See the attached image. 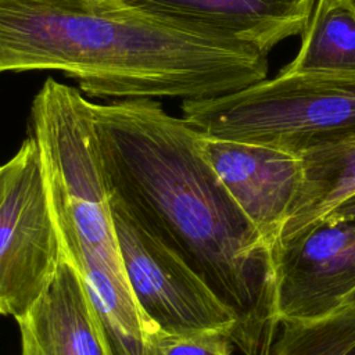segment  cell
I'll return each mask as SVG.
<instances>
[{
    "instance_id": "7a4b0ae2",
    "label": "cell",
    "mask_w": 355,
    "mask_h": 355,
    "mask_svg": "<svg viewBox=\"0 0 355 355\" xmlns=\"http://www.w3.org/2000/svg\"><path fill=\"white\" fill-rule=\"evenodd\" d=\"M60 71L98 98L200 100L268 75V53L123 0H0V73Z\"/></svg>"
},
{
    "instance_id": "4fadbf2b",
    "label": "cell",
    "mask_w": 355,
    "mask_h": 355,
    "mask_svg": "<svg viewBox=\"0 0 355 355\" xmlns=\"http://www.w3.org/2000/svg\"><path fill=\"white\" fill-rule=\"evenodd\" d=\"M270 355H355V308L308 322L282 323Z\"/></svg>"
},
{
    "instance_id": "52a82bcc",
    "label": "cell",
    "mask_w": 355,
    "mask_h": 355,
    "mask_svg": "<svg viewBox=\"0 0 355 355\" xmlns=\"http://www.w3.org/2000/svg\"><path fill=\"white\" fill-rule=\"evenodd\" d=\"M273 265L280 324L330 315L355 288V220L323 218L279 243Z\"/></svg>"
},
{
    "instance_id": "8992f818",
    "label": "cell",
    "mask_w": 355,
    "mask_h": 355,
    "mask_svg": "<svg viewBox=\"0 0 355 355\" xmlns=\"http://www.w3.org/2000/svg\"><path fill=\"white\" fill-rule=\"evenodd\" d=\"M125 273L150 340L159 331H216L232 340L234 316L207 284L172 251L110 200Z\"/></svg>"
},
{
    "instance_id": "9c48e42d",
    "label": "cell",
    "mask_w": 355,
    "mask_h": 355,
    "mask_svg": "<svg viewBox=\"0 0 355 355\" xmlns=\"http://www.w3.org/2000/svg\"><path fill=\"white\" fill-rule=\"evenodd\" d=\"M17 323L21 355H110L83 279L62 255L39 298Z\"/></svg>"
},
{
    "instance_id": "30bf717a",
    "label": "cell",
    "mask_w": 355,
    "mask_h": 355,
    "mask_svg": "<svg viewBox=\"0 0 355 355\" xmlns=\"http://www.w3.org/2000/svg\"><path fill=\"white\" fill-rule=\"evenodd\" d=\"M147 11L205 26L269 53L302 35L316 0H123Z\"/></svg>"
},
{
    "instance_id": "7c38bea8",
    "label": "cell",
    "mask_w": 355,
    "mask_h": 355,
    "mask_svg": "<svg viewBox=\"0 0 355 355\" xmlns=\"http://www.w3.org/2000/svg\"><path fill=\"white\" fill-rule=\"evenodd\" d=\"M284 76L355 75V0H316Z\"/></svg>"
},
{
    "instance_id": "8fae6325",
    "label": "cell",
    "mask_w": 355,
    "mask_h": 355,
    "mask_svg": "<svg viewBox=\"0 0 355 355\" xmlns=\"http://www.w3.org/2000/svg\"><path fill=\"white\" fill-rule=\"evenodd\" d=\"M298 157L304 169L302 186L275 247L322 220L355 194V135L309 148Z\"/></svg>"
},
{
    "instance_id": "3957f363",
    "label": "cell",
    "mask_w": 355,
    "mask_h": 355,
    "mask_svg": "<svg viewBox=\"0 0 355 355\" xmlns=\"http://www.w3.org/2000/svg\"><path fill=\"white\" fill-rule=\"evenodd\" d=\"M61 255L93 301L110 355H148V327L130 291L110 196L82 92L49 78L31 107Z\"/></svg>"
},
{
    "instance_id": "5b68a950",
    "label": "cell",
    "mask_w": 355,
    "mask_h": 355,
    "mask_svg": "<svg viewBox=\"0 0 355 355\" xmlns=\"http://www.w3.org/2000/svg\"><path fill=\"white\" fill-rule=\"evenodd\" d=\"M60 258L42 155L29 135L0 165V315H25Z\"/></svg>"
},
{
    "instance_id": "277c9868",
    "label": "cell",
    "mask_w": 355,
    "mask_h": 355,
    "mask_svg": "<svg viewBox=\"0 0 355 355\" xmlns=\"http://www.w3.org/2000/svg\"><path fill=\"white\" fill-rule=\"evenodd\" d=\"M182 111L183 118L205 136L300 155L355 135V75L277 73L240 92L184 100Z\"/></svg>"
},
{
    "instance_id": "ba28073f",
    "label": "cell",
    "mask_w": 355,
    "mask_h": 355,
    "mask_svg": "<svg viewBox=\"0 0 355 355\" xmlns=\"http://www.w3.org/2000/svg\"><path fill=\"white\" fill-rule=\"evenodd\" d=\"M200 147L233 200L273 250L302 186L301 158L270 146L202 133Z\"/></svg>"
},
{
    "instance_id": "6da1fadb",
    "label": "cell",
    "mask_w": 355,
    "mask_h": 355,
    "mask_svg": "<svg viewBox=\"0 0 355 355\" xmlns=\"http://www.w3.org/2000/svg\"><path fill=\"white\" fill-rule=\"evenodd\" d=\"M90 110L110 200L232 312L243 355H270L282 326L273 250L204 157L198 130L154 98Z\"/></svg>"
},
{
    "instance_id": "9a60e30c",
    "label": "cell",
    "mask_w": 355,
    "mask_h": 355,
    "mask_svg": "<svg viewBox=\"0 0 355 355\" xmlns=\"http://www.w3.org/2000/svg\"><path fill=\"white\" fill-rule=\"evenodd\" d=\"M326 218L334 219H351L355 220V194L345 198L340 205H337Z\"/></svg>"
},
{
    "instance_id": "2e32d148",
    "label": "cell",
    "mask_w": 355,
    "mask_h": 355,
    "mask_svg": "<svg viewBox=\"0 0 355 355\" xmlns=\"http://www.w3.org/2000/svg\"><path fill=\"white\" fill-rule=\"evenodd\" d=\"M341 306H345V308H355V288H354L351 293H348V294L343 298V301H341V304H340L338 308H341Z\"/></svg>"
},
{
    "instance_id": "5bb4252c",
    "label": "cell",
    "mask_w": 355,
    "mask_h": 355,
    "mask_svg": "<svg viewBox=\"0 0 355 355\" xmlns=\"http://www.w3.org/2000/svg\"><path fill=\"white\" fill-rule=\"evenodd\" d=\"M230 340L216 331L196 334L158 333L150 340L148 355H232Z\"/></svg>"
}]
</instances>
